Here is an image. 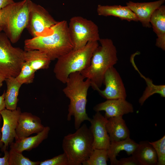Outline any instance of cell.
I'll use <instances>...</instances> for the list:
<instances>
[{
  "label": "cell",
  "instance_id": "obj_31",
  "mask_svg": "<svg viewBox=\"0 0 165 165\" xmlns=\"http://www.w3.org/2000/svg\"><path fill=\"white\" fill-rule=\"evenodd\" d=\"M7 11V6L0 10V32L2 30Z\"/></svg>",
  "mask_w": 165,
  "mask_h": 165
},
{
  "label": "cell",
  "instance_id": "obj_27",
  "mask_svg": "<svg viewBox=\"0 0 165 165\" xmlns=\"http://www.w3.org/2000/svg\"><path fill=\"white\" fill-rule=\"evenodd\" d=\"M35 72L30 65L24 61L22 66L20 73L15 78L22 85L30 84L34 81Z\"/></svg>",
  "mask_w": 165,
  "mask_h": 165
},
{
  "label": "cell",
  "instance_id": "obj_14",
  "mask_svg": "<svg viewBox=\"0 0 165 165\" xmlns=\"http://www.w3.org/2000/svg\"><path fill=\"white\" fill-rule=\"evenodd\" d=\"M93 109L96 112L104 111V116L108 119L134 112L132 105L122 98L107 100L96 105Z\"/></svg>",
  "mask_w": 165,
  "mask_h": 165
},
{
  "label": "cell",
  "instance_id": "obj_17",
  "mask_svg": "<svg viewBox=\"0 0 165 165\" xmlns=\"http://www.w3.org/2000/svg\"><path fill=\"white\" fill-rule=\"evenodd\" d=\"M150 23L157 37L156 46L165 50V6L163 5L155 11Z\"/></svg>",
  "mask_w": 165,
  "mask_h": 165
},
{
  "label": "cell",
  "instance_id": "obj_6",
  "mask_svg": "<svg viewBox=\"0 0 165 165\" xmlns=\"http://www.w3.org/2000/svg\"><path fill=\"white\" fill-rule=\"evenodd\" d=\"M32 2L31 0H23L8 6L2 30L11 43L17 42L26 28Z\"/></svg>",
  "mask_w": 165,
  "mask_h": 165
},
{
  "label": "cell",
  "instance_id": "obj_30",
  "mask_svg": "<svg viewBox=\"0 0 165 165\" xmlns=\"http://www.w3.org/2000/svg\"><path fill=\"white\" fill-rule=\"evenodd\" d=\"M117 165H140L139 163L132 156L123 158L118 160Z\"/></svg>",
  "mask_w": 165,
  "mask_h": 165
},
{
  "label": "cell",
  "instance_id": "obj_36",
  "mask_svg": "<svg viewBox=\"0 0 165 165\" xmlns=\"http://www.w3.org/2000/svg\"><path fill=\"white\" fill-rule=\"evenodd\" d=\"M2 118L1 115L0 113V139H1V128L0 127V123H1V118Z\"/></svg>",
  "mask_w": 165,
  "mask_h": 165
},
{
  "label": "cell",
  "instance_id": "obj_2",
  "mask_svg": "<svg viewBox=\"0 0 165 165\" xmlns=\"http://www.w3.org/2000/svg\"><path fill=\"white\" fill-rule=\"evenodd\" d=\"M65 84L66 86L63 91L70 100L67 120L70 121L72 117L74 116L75 128L76 130L84 121L90 122L91 119L86 110L88 91L91 86V82L77 72L69 75Z\"/></svg>",
  "mask_w": 165,
  "mask_h": 165
},
{
  "label": "cell",
  "instance_id": "obj_33",
  "mask_svg": "<svg viewBox=\"0 0 165 165\" xmlns=\"http://www.w3.org/2000/svg\"><path fill=\"white\" fill-rule=\"evenodd\" d=\"M14 2L13 0H0V10Z\"/></svg>",
  "mask_w": 165,
  "mask_h": 165
},
{
  "label": "cell",
  "instance_id": "obj_34",
  "mask_svg": "<svg viewBox=\"0 0 165 165\" xmlns=\"http://www.w3.org/2000/svg\"><path fill=\"white\" fill-rule=\"evenodd\" d=\"M5 91L0 96V112L6 108V105L5 101Z\"/></svg>",
  "mask_w": 165,
  "mask_h": 165
},
{
  "label": "cell",
  "instance_id": "obj_16",
  "mask_svg": "<svg viewBox=\"0 0 165 165\" xmlns=\"http://www.w3.org/2000/svg\"><path fill=\"white\" fill-rule=\"evenodd\" d=\"M106 128L111 143L123 140L130 137V130L122 116L108 119Z\"/></svg>",
  "mask_w": 165,
  "mask_h": 165
},
{
  "label": "cell",
  "instance_id": "obj_23",
  "mask_svg": "<svg viewBox=\"0 0 165 165\" xmlns=\"http://www.w3.org/2000/svg\"><path fill=\"white\" fill-rule=\"evenodd\" d=\"M137 55H138V53L136 52L131 55L130 57V61L134 68L138 72L142 78L145 80L146 84L147 86L138 101L139 103L142 106L148 98L154 94H158L161 97H165V85H155L151 79L145 77L141 73L134 61V57Z\"/></svg>",
  "mask_w": 165,
  "mask_h": 165
},
{
  "label": "cell",
  "instance_id": "obj_24",
  "mask_svg": "<svg viewBox=\"0 0 165 165\" xmlns=\"http://www.w3.org/2000/svg\"><path fill=\"white\" fill-rule=\"evenodd\" d=\"M5 81L7 86L4 97L6 108L11 110H15L17 108L19 101L18 97L22 84L13 77L6 78Z\"/></svg>",
  "mask_w": 165,
  "mask_h": 165
},
{
  "label": "cell",
  "instance_id": "obj_15",
  "mask_svg": "<svg viewBox=\"0 0 165 165\" xmlns=\"http://www.w3.org/2000/svg\"><path fill=\"white\" fill-rule=\"evenodd\" d=\"M165 2V0L144 2L129 1L127 3L126 6L134 13L144 27L150 28L152 27L150 20L152 13Z\"/></svg>",
  "mask_w": 165,
  "mask_h": 165
},
{
  "label": "cell",
  "instance_id": "obj_7",
  "mask_svg": "<svg viewBox=\"0 0 165 165\" xmlns=\"http://www.w3.org/2000/svg\"><path fill=\"white\" fill-rule=\"evenodd\" d=\"M24 50L14 47L6 34L0 32V73L6 78L15 77L24 62Z\"/></svg>",
  "mask_w": 165,
  "mask_h": 165
},
{
  "label": "cell",
  "instance_id": "obj_9",
  "mask_svg": "<svg viewBox=\"0 0 165 165\" xmlns=\"http://www.w3.org/2000/svg\"><path fill=\"white\" fill-rule=\"evenodd\" d=\"M58 21L40 5L32 2L26 28L32 38L49 33Z\"/></svg>",
  "mask_w": 165,
  "mask_h": 165
},
{
  "label": "cell",
  "instance_id": "obj_37",
  "mask_svg": "<svg viewBox=\"0 0 165 165\" xmlns=\"http://www.w3.org/2000/svg\"><path fill=\"white\" fill-rule=\"evenodd\" d=\"M0 139H0V147L2 148L3 145V143L1 141Z\"/></svg>",
  "mask_w": 165,
  "mask_h": 165
},
{
  "label": "cell",
  "instance_id": "obj_12",
  "mask_svg": "<svg viewBox=\"0 0 165 165\" xmlns=\"http://www.w3.org/2000/svg\"><path fill=\"white\" fill-rule=\"evenodd\" d=\"M96 112L90 121V128L93 137V148L108 150L111 144L106 128L108 119L100 112Z\"/></svg>",
  "mask_w": 165,
  "mask_h": 165
},
{
  "label": "cell",
  "instance_id": "obj_20",
  "mask_svg": "<svg viewBox=\"0 0 165 165\" xmlns=\"http://www.w3.org/2000/svg\"><path fill=\"white\" fill-rule=\"evenodd\" d=\"M132 155L140 165H157L156 152L148 141L140 142Z\"/></svg>",
  "mask_w": 165,
  "mask_h": 165
},
{
  "label": "cell",
  "instance_id": "obj_10",
  "mask_svg": "<svg viewBox=\"0 0 165 165\" xmlns=\"http://www.w3.org/2000/svg\"><path fill=\"white\" fill-rule=\"evenodd\" d=\"M103 83L105 88L103 90L96 86L92 88L107 100L126 99L127 94L123 80L114 66L110 68L106 72L104 76Z\"/></svg>",
  "mask_w": 165,
  "mask_h": 165
},
{
  "label": "cell",
  "instance_id": "obj_13",
  "mask_svg": "<svg viewBox=\"0 0 165 165\" xmlns=\"http://www.w3.org/2000/svg\"><path fill=\"white\" fill-rule=\"evenodd\" d=\"M44 127L38 117L30 112H21L16 129L17 138L15 140L29 137L33 134H37Z\"/></svg>",
  "mask_w": 165,
  "mask_h": 165
},
{
  "label": "cell",
  "instance_id": "obj_35",
  "mask_svg": "<svg viewBox=\"0 0 165 165\" xmlns=\"http://www.w3.org/2000/svg\"><path fill=\"white\" fill-rule=\"evenodd\" d=\"M6 78L0 73V89L3 85V82L5 81Z\"/></svg>",
  "mask_w": 165,
  "mask_h": 165
},
{
  "label": "cell",
  "instance_id": "obj_8",
  "mask_svg": "<svg viewBox=\"0 0 165 165\" xmlns=\"http://www.w3.org/2000/svg\"><path fill=\"white\" fill-rule=\"evenodd\" d=\"M68 29L73 49L81 48L89 42H98L101 38L97 24L81 16L72 17L68 24Z\"/></svg>",
  "mask_w": 165,
  "mask_h": 165
},
{
  "label": "cell",
  "instance_id": "obj_22",
  "mask_svg": "<svg viewBox=\"0 0 165 165\" xmlns=\"http://www.w3.org/2000/svg\"><path fill=\"white\" fill-rule=\"evenodd\" d=\"M24 60L35 72L48 69L51 61L45 53L37 50H24Z\"/></svg>",
  "mask_w": 165,
  "mask_h": 165
},
{
  "label": "cell",
  "instance_id": "obj_28",
  "mask_svg": "<svg viewBox=\"0 0 165 165\" xmlns=\"http://www.w3.org/2000/svg\"><path fill=\"white\" fill-rule=\"evenodd\" d=\"M156 152L158 162L157 165H165V135L157 141L149 142Z\"/></svg>",
  "mask_w": 165,
  "mask_h": 165
},
{
  "label": "cell",
  "instance_id": "obj_32",
  "mask_svg": "<svg viewBox=\"0 0 165 165\" xmlns=\"http://www.w3.org/2000/svg\"><path fill=\"white\" fill-rule=\"evenodd\" d=\"M4 155L2 157H0V165H9V151L7 150L4 151Z\"/></svg>",
  "mask_w": 165,
  "mask_h": 165
},
{
  "label": "cell",
  "instance_id": "obj_3",
  "mask_svg": "<svg viewBox=\"0 0 165 165\" xmlns=\"http://www.w3.org/2000/svg\"><path fill=\"white\" fill-rule=\"evenodd\" d=\"M101 44L94 51L89 65L80 72L85 79L91 82V86L100 88L103 83L107 71L114 66L118 61L116 48L112 39L100 38Z\"/></svg>",
  "mask_w": 165,
  "mask_h": 165
},
{
  "label": "cell",
  "instance_id": "obj_11",
  "mask_svg": "<svg viewBox=\"0 0 165 165\" xmlns=\"http://www.w3.org/2000/svg\"><path fill=\"white\" fill-rule=\"evenodd\" d=\"M20 108L17 107L15 110H11L6 108L0 112L3 119V125L1 128V141L3 143L2 151L7 150L9 145L17 138L16 129L17 126Z\"/></svg>",
  "mask_w": 165,
  "mask_h": 165
},
{
  "label": "cell",
  "instance_id": "obj_19",
  "mask_svg": "<svg viewBox=\"0 0 165 165\" xmlns=\"http://www.w3.org/2000/svg\"><path fill=\"white\" fill-rule=\"evenodd\" d=\"M97 11V14L99 16H112L128 21H138L134 13L127 6L98 5Z\"/></svg>",
  "mask_w": 165,
  "mask_h": 165
},
{
  "label": "cell",
  "instance_id": "obj_21",
  "mask_svg": "<svg viewBox=\"0 0 165 165\" xmlns=\"http://www.w3.org/2000/svg\"><path fill=\"white\" fill-rule=\"evenodd\" d=\"M138 145V143L130 137L123 140L111 143L108 150L111 165H117L118 160L116 157L121 151H126L128 155H132Z\"/></svg>",
  "mask_w": 165,
  "mask_h": 165
},
{
  "label": "cell",
  "instance_id": "obj_25",
  "mask_svg": "<svg viewBox=\"0 0 165 165\" xmlns=\"http://www.w3.org/2000/svg\"><path fill=\"white\" fill-rule=\"evenodd\" d=\"M108 150L94 149L83 165H107L108 160Z\"/></svg>",
  "mask_w": 165,
  "mask_h": 165
},
{
  "label": "cell",
  "instance_id": "obj_5",
  "mask_svg": "<svg viewBox=\"0 0 165 165\" xmlns=\"http://www.w3.org/2000/svg\"><path fill=\"white\" fill-rule=\"evenodd\" d=\"M93 137L90 129L84 124L72 134L65 136L62 147L68 165H81L89 158L94 150Z\"/></svg>",
  "mask_w": 165,
  "mask_h": 165
},
{
  "label": "cell",
  "instance_id": "obj_4",
  "mask_svg": "<svg viewBox=\"0 0 165 165\" xmlns=\"http://www.w3.org/2000/svg\"><path fill=\"white\" fill-rule=\"evenodd\" d=\"M99 46L97 41L89 42L84 46L73 49L57 59L53 69L57 79L65 84L70 74L80 72L87 68Z\"/></svg>",
  "mask_w": 165,
  "mask_h": 165
},
{
  "label": "cell",
  "instance_id": "obj_18",
  "mask_svg": "<svg viewBox=\"0 0 165 165\" xmlns=\"http://www.w3.org/2000/svg\"><path fill=\"white\" fill-rule=\"evenodd\" d=\"M50 130L49 127H45L41 132L35 136L16 140L10 144V148L21 153L24 151H29L37 147L48 138Z\"/></svg>",
  "mask_w": 165,
  "mask_h": 165
},
{
  "label": "cell",
  "instance_id": "obj_29",
  "mask_svg": "<svg viewBox=\"0 0 165 165\" xmlns=\"http://www.w3.org/2000/svg\"><path fill=\"white\" fill-rule=\"evenodd\" d=\"M40 165H68V158L64 152L53 158L40 162Z\"/></svg>",
  "mask_w": 165,
  "mask_h": 165
},
{
  "label": "cell",
  "instance_id": "obj_1",
  "mask_svg": "<svg viewBox=\"0 0 165 165\" xmlns=\"http://www.w3.org/2000/svg\"><path fill=\"white\" fill-rule=\"evenodd\" d=\"M25 51L37 50L45 53L51 61L57 59L73 49L67 21H58L48 34L25 40Z\"/></svg>",
  "mask_w": 165,
  "mask_h": 165
},
{
  "label": "cell",
  "instance_id": "obj_26",
  "mask_svg": "<svg viewBox=\"0 0 165 165\" xmlns=\"http://www.w3.org/2000/svg\"><path fill=\"white\" fill-rule=\"evenodd\" d=\"M9 165H38L40 161H33L18 152L10 148L9 151Z\"/></svg>",
  "mask_w": 165,
  "mask_h": 165
}]
</instances>
